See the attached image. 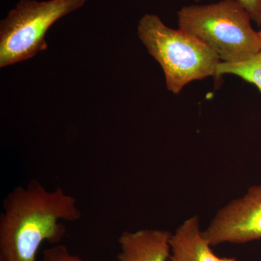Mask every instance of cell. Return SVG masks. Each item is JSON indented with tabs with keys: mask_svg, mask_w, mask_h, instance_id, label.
Instances as JSON below:
<instances>
[{
	"mask_svg": "<svg viewBox=\"0 0 261 261\" xmlns=\"http://www.w3.org/2000/svg\"><path fill=\"white\" fill-rule=\"evenodd\" d=\"M137 32L149 54L162 67L166 87L172 93L179 94L193 81L216 77L221 63L219 56L181 29L165 25L158 15L142 16Z\"/></svg>",
	"mask_w": 261,
	"mask_h": 261,
	"instance_id": "cell-3",
	"label": "cell"
},
{
	"mask_svg": "<svg viewBox=\"0 0 261 261\" xmlns=\"http://www.w3.org/2000/svg\"><path fill=\"white\" fill-rule=\"evenodd\" d=\"M224 74L237 75L254 84L261 92V51L255 56L240 63H222L219 65L216 77Z\"/></svg>",
	"mask_w": 261,
	"mask_h": 261,
	"instance_id": "cell-8",
	"label": "cell"
},
{
	"mask_svg": "<svg viewBox=\"0 0 261 261\" xmlns=\"http://www.w3.org/2000/svg\"><path fill=\"white\" fill-rule=\"evenodd\" d=\"M258 34H259V37H260V41H261V29L260 31H259Z\"/></svg>",
	"mask_w": 261,
	"mask_h": 261,
	"instance_id": "cell-11",
	"label": "cell"
},
{
	"mask_svg": "<svg viewBox=\"0 0 261 261\" xmlns=\"http://www.w3.org/2000/svg\"><path fill=\"white\" fill-rule=\"evenodd\" d=\"M87 0H20L0 22V68L27 61L47 49L51 25Z\"/></svg>",
	"mask_w": 261,
	"mask_h": 261,
	"instance_id": "cell-4",
	"label": "cell"
},
{
	"mask_svg": "<svg viewBox=\"0 0 261 261\" xmlns=\"http://www.w3.org/2000/svg\"><path fill=\"white\" fill-rule=\"evenodd\" d=\"M172 233L166 230L146 228L124 231L118 238V261H167Z\"/></svg>",
	"mask_w": 261,
	"mask_h": 261,
	"instance_id": "cell-6",
	"label": "cell"
},
{
	"mask_svg": "<svg viewBox=\"0 0 261 261\" xmlns=\"http://www.w3.org/2000/svg\"><path fill=\"white\" fill-rule=\"evenodd\" d=\"M167 261H238L234 257L217 256L202 234L200 220L195 216L186 220L171 235Z\"/></svg>",
	"mask_w": 261,
	"mask_h": 261,
	"instance_id": "cell-7",
	"label": "cell"
},
{
	"mask_svg": "<svg viewBox=\"0 0 261 261\" xmlns=\"http://www.w3.org/2000/svg\"><path fill=\"white\" fill-rule=\"evenodd\" d=\"M211 247L245 244L261 239V184L250 187L243 197L220 209L202 231Z\"/></svg>",
	"mask_w": 261,
	"mask_h": 261,
	"instance_id": "cell-5",
	"label": "cell"
},
{
	"mask_svg": "<svg viewBox=\"0 0 261 261\" xmlns=\"http://www.w3.org/2000/svg\"><path fill=\"white\" fill-rule=\"evenodd\" d=\"M0 215V261H37L44 242L58 245L82 212L73 196L61 187L49 191L37 179L15 187L3 200Z\"/></svg>",
	"mask_w": 261,
	"mask_h": 261,
	"instance_id": "cell-1",
	"label": "cell"
},
{
	"mask_svg": "<svg viewBox=\"0 0 261 261\" xmlns=\"http://www.w3.org/2000/svg\"><path fill=\"white\" fill-rule=\"evenodd\" d=\"M203 0H195L200 3ZM258 27H261V0H238Z\"/></svg>",
	"mask_w": 261,
	"mask_h": 261,
	"instance_id": "cell-10",
	"label": "cell"
},
{
	"mask_svg": "<svg viewBox=\"0 0 261 261\" xmlns=\"http://www.w3.org/2000/svg\"><path fill=\"white\" fill-rule=\"evenodd\" d=\"M178 29L214 51L222 63H240L261 51L258 32L238 0L190 5L177 12Z\"/></svg>",
	"mask_w": 261,
	"mask_h": 261,
	"instance_id": "cell-2",
	"label": "cell"
},
{
	"mask_svg": "<svg viewBox=\"0 0 261 261\" xmlns=\"http://www.w3.org/2000/svg\"><path fill=\"white\" fill-rule=\"evenodd\" d=\"M41 261H87L79 255L70 253L68 247L63 245H54L42 252Z\"/></svg>",
	"mask_w": 261,
	"mask_h": 261,
	"instance_id": "cell-9",
	"label": "cell"
}]
</instances>
